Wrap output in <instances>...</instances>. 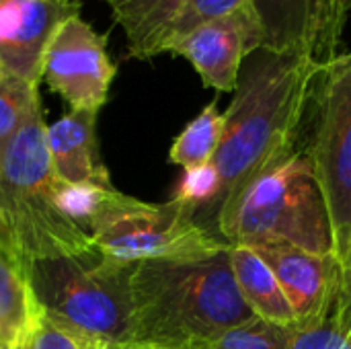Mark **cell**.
<instances>
[{
	"mask_svg": "<svg viewBox=\"0 0 351 349\" xmlns=\"http://www.w3.org/2000/svg\"><path fill=\"white\" fill-rule=\"evenodd\" d=\"M319 68L321 62L311 56L267 47L245 58L234 97L224 111L222 142L212 160L220 175V189L195 216L214 237L220 218L239 195L300 144L306 101Z\"/></svg>",
	"mask_w": 351,
	"mask_h": 349,
	"instance_id": "obj_1",
	"label": "cell"
},
{
	"mask_svg": "<svg viewBox=\"0 0 351 349\" xmlns=\"http://www.w3.org/2000/svg\"><path fill=\"white\" fill-rule=\"evenodd\" d=\"M132 344L206 349L255 315L245 302L230 247L206 259L142 261L132 278Z\"/></svg>",
	"mask_w": 351,
	"mask_h": 349,
	"instance_id": "obj_2",
	"label": "cell"
},
{
	"mask_svg": "<svg viewBox=\"0 0 351 349\" xmlns=\"http://www.w3.org/2000/svg\"><path fill=\"white\" fill-rule=\"evenodd\" d=\"M41 101L0 154V234L25 265L95 251L90 234L60 206Z\"/></svg>",
	"mask_w": 351,
	"mask_h": 349,
	"instance_id": "obj_3",
	"label": "cell"
},
{
	"mask_svg": "<svg viewBox=\"0 0 351 349\" xmlns=\"http://www.w3.org/2000/svg\"><path fill=\"white\" fill-rule=\"evenodd\" d=\"M216 234L228 245L284 241L315 255H335L327 202L302 142L239 195Z\"/></svg>",
	"mask_w": 351,
	"mask_h": 349,
	"instance_id": "obj_4",
	"label": "cell"
},
{
	"mask_svg": "<svg viewBox=\"0 0 351 349\" xmlns=\"http://www.w3.org/2000/svg\"><path fill=\"white\" fill-rule=\"evenodd\" d=\"M136 263H119L97 249L27 265L33 298L53 321L99 344H132Z\"/></svg>",
	"mask_w": 351,
	"mask_h": 349,
	"instance_id": "obj_5",
	"label": "cell"
},
{
	"mask_svg": "<svg viewBox=\"0 0 351 349\" xmlns=\"http://www.w3.org/2000/svg\"><path fill=\"white\" fill-rule=\"evenodd\" d=\"M95 249L119 263L206 259L230 247L195 220V212L177 200L148 204L107 189L88 222Z\"/></svg>",
	"mask_w": 351,
	"mask_h": 349,
	"instance_id": "obj_6",
	"label": "cell"
},
{
	"mask_svg": "<svg viewBox=\"0 0 351 349\" xmlns=\"http://www.w3.org/2000/svg\"><path fill=\"white\" fill-rule=\"evenodd\" d=\"M300 142L323 189L335 257L351 247V51L321 64L306 101Z\"/></svg>",
	"mask_w": 351,
	"mask_h": 349,
	"instance_id": "obj_7",
	"label": "cell"
},
{
	"mask_svg": "<svg viewBox=\"0 0 351 349\" xmlns=\"http://www.w3.org/2000/svg\"><path fill=\"white\" fill-rule=\"evenodd\" d=\"M115 72L107 35L97 33L80 12L58 25L45 49L41 80L70 105V111H99L107 103Z\"/></svg>",
	"mask_w": 351,
	"mask_h": 349,
	"instance_id": "obj_8",
	"label": "cell"
},
{
	"mask_svg": "<svg viewBox=\"0 0 351 349\" xmlns=\"http://www.w3.org/2000/svg\"><path fill=\"white\" fill-rule=\"evenodd\" d=\"M263 47L296 51L325 64L339 56L351 0H253Z\"/></svg>",
	"mask_w": 351,
	"mask_h": 349,
	"instance_id": "obj_9",
	"label": "cell"
},
{
	"mask_svg": "<svg viewBox=\"0 0 351 349\" xmlns=\"http://www.w3.org/2000/svg\"><path fill=\"white\" fill-rule=\"evenodd\" d=\"M259 47H263V29L251 6L191 29L173 39L165 51L185 58L204 86L234 93L245 58Z\"/></svg>",
	"mask_w": 351,
	"mask_h": 349,
	"instance_id": "obj_10",
	"label": "cell"
},
{
	"mask_svg": "<svg viewBox=\"0 0 351 349\" xmlns=\"http://www.w3.org/2000/svg\"><path fill=\"white\" fill-rule=\"evenodd\" d=\"M78 10L76 0H0V68L39 86L47 43Z\"/></svg>",
	"mask_w": 351,
	"mask_h": 349,
	"instance_id": "obj_11",
	"label": "cell"
},
{
	"mask_svg": "<svg viewBox=\"0 0 351 349\" xmlns=\"http://www.w3.org/2000/svg\"><path fill=\"white\" fill-rule=\"evenodd\" d=\"M247 247H251L274 272L298 323L311 319L321 309L339 263L335 255H315L284 241H257Z\"/></svg>",
	"mask_w": 351,
	"mask_h": 349,
	"instance_id": "obj_12",
	"label": "cell"
},
{
	"mask_svg": "<svg viewBox=\"0 0 351 349\" xmlns=\"http://www.w3.org/2000/svg\"><path fill=\"white\" fill-rule=\"evenodd\" d=\"M99 111H70L45 130V142L56 177L72 185L113 187L97 142Z\"/></svg>",
	"mask_w": 351,
	"mask_h": 349,
	"instance_id": "obj_13",
	"label": "cell"
},
{
	"mask_svg": "<svg viewBox=\"0 0 351 349\" xmlns=\"http://www.w3.org/2000/svg\"><path fill=\"white\" fill-rule=\"evenodd\" d=\"M128 39V53L150 60L165 53L185 0H105Z\"/></svg>",
	"mask_w": 351,
	"mask_h": 349,
	"instance_id": "obj_14",
	"label": "cell"
},
{
	"mask_svg": "<svg viewBox=\"0 0 351 349\" xmlns=\"http://www.w3.org/2000/svg\"><path fill=\"white\" fill-rule=\"evenodd\" d=\"M288 349H351V272L341 261L321 309L294 327Z\"/></svg>",
	"mask_w": 351,
	"mask_h": 349,
	"instance_id": "obj_15",
	"label": "cell"
},
{
	"mask_svg": "<svg viewBox=\"0 0 351 349\" xmlns=\"http://www.w3.org/2000/svg\"><path fill=\"white\" fill-rule=\"evenodd\" d=\"M230 267L237 286L255 317L280 325L296 327V313L267 263L247 245H230Z\"/></svg>",
	"mask_w": 351,
	"mask_h": 349,
	"instance_id": "obj_16",
	"label": "cell"
},
{
	"mask_svg": "<svg viewBox=\"0 0 351 349\" xmlns=\"http://www.w3.org/2000/svg\"><path fill=\"white\" fill-rule=\"evenodd\" d=\"M35 313L27 265L0 234V341L21 346Z\"/></svg>",
	"mask_w": 351,
	"mask_h": 349,
	"instance_id": "obj_17",
	"label": "cell"
},
{
	"mask_svg": "<svg viewBox=\"0 0 351 349\" xmlns=\"http://www.w3.org/2000/svg\"><path fill=\"white\" fill-rule=\"evenodd\" d=\"M224 134V113L218 111L216 99L210 101L175 138L169 160L183 171L204 167L214 160Z\"/></svg>",
	"mask_w": 351,
	"mask_h": 349,
	"instance_id": "obj_18",
	"label": "cell"
},
{
	"mask_svg": "<svg viewBox=\"0 0 351 349\" xmlns=\"http://www.w3.org/2000/svg\"><path fill=\"white\" fill-rule=\"evenodd\" d=\"M39 86L0 68V154L39 103Z\"/></svg>",
	"mask_w": 351,
	"mask_h": 349,
	"instance_id": "obj_19",
	"label": "cell"
},
{
	"mask_svg": "<svg viewBox=\"0 0 351 349\" xmlns=\"http://www.w3.org/2000/svg\"><path fill=\"white\" fill-rule=\"evenodd\" d=\"M294 327H280L259 317L226 331L206 349H288Z\"/></svg>",
	"mask_w": 351,
	"mask_h": 349,
	"instance_id": "obj_20",
	"label": "cell"
},
{
	"mask_svg": "<svg viewBox=\"0 0 351 349\" xmlns=\"http://www.w3.org/2000/svg\"><path fill=\"white\" fill-rule=\"evenodd\" d=\"M99 346L80 333L68 329L66 325L47 317L39 306L29 325V331L23 339V349H101Z\"/></svg>",
	"mask_w": 351,
	"mask_h": 349,
	"instance_id": "obj_21",
	"label": "cell"
},
{
	"mask_svg": "<svg viewBox=\"0 0 351 349\" xmlns=\"http://www.w3.org/2000/svg\"><path fill=\"white\" fill-rule=\"evenodd\" d=\"M218 189H220V175L214 163H208L204 167L183 171V177L179 179L177 189L173 193V200L191 208L197 216L214 202Z\"/></svg>",
	"mask_w": 351,
	"mask_h": 349,
	"instance_id": "obj_22",
	"label": "cell"
},
{
	"mask_svg": "<svg viewBox=\"0 0 351 349\" xmlns=\"http://www.w3.org/2000/svg\"><path fill=\"white\" fill-rule=\"evenodd\" d=\"M251 6H253V0H185V6L173 27L171 39L167 41V45L173 39L189 33L191 29H195L208 21L226 16V14H232V12H239V10L251 8ZM167 45H165V49H167Z\"/></svg>",
	"mask_w": 351,
	"mask_h": 349,
	"instance_id": "obj_23",
	"label": "cell"
},
{
	"mask_svg": "<svg viewBox=\"0 0 351 349\" xmlns=\"http://www.w3.org/2000/svg\"><path fill=\"white\" fill-rule=\"evenodd\" d=\"M101 349H162L152 348V346H140V344H113V346H105Z\"/></svg>",
	"mask_w": 351,
	"mask_h": 349,
	"instance_id": "obj_24",
	"label": "cell"
},
{
	"mask_svg": "<svg viewBox=\"0 0 351 349\" xmlns=\"http://www.w3.org/2000/svg\"><path fill=\"white\" fill-rule=\"evenodd\" d=\"M0 349H23V344H21V346H10V344L0 341Z\"/></svg>",
	"mask_w": 351,
	"mask_h": 349,
	"instance_id": "obj_25",
	"label": "cell"
},
{
	"mask_svg": "<svg viewBox=\"0 0 351 349\" xmlns=\"http://www.w3.org/2000/svg\"><path fill=\"white\" fill-rule=\"evenodd\" d=\"M343 265L348 267L351 272V247H350V253H348V257H346V261H343Z\"/></svg>",
	"mask_w": 351,
	"mask_h": 349,
	"instance_id": "obj_26",
	"label": "cell"
}]
</instances>
